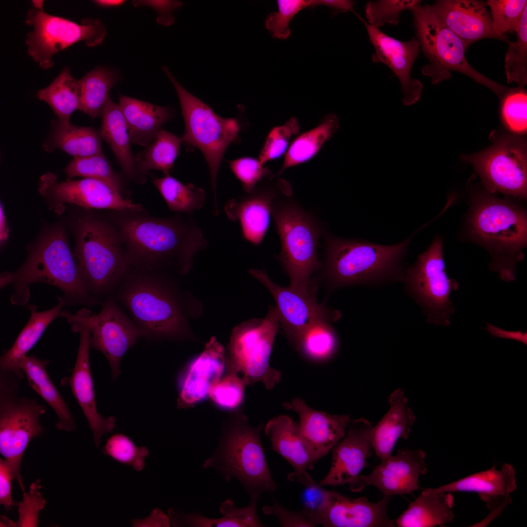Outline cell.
I'll use <instances>...</instances> for the list:
<instances>
[{"label": "cell", "mask_w": 527, "mask_h": 527, "mask_svg": "<svg viewBox=\"0 0 527 527\" xmlns=\"http://www.w3.org/2000/svg\"><path fill=\"white\" fill-rule=\"evenodd\" d=\"M118 231L130 267L188 274L194 258L208 245L192 218L177 214L158 217L143 211L106 210Z\"/></svg>", "instance_id": "6da1fadb"}, {"label": "cell", "mask_w": 527, "mask_h": 527, "mask_svg": "<svg viewBox=\"0 0 527 527\" xmlns=\"http://www.w3.org/2000/svg\"><path fill=\"white\" fill-rule=\"evenodd\" d=\"M175 274L130 267L112 294L151 340H195L191 322L201 317L202 303L182 289Z\"/></svg>", "instance_id": "7a4b0ae2"}, {"label": "cell", "mask_w": 527, "mask_h": 527, "mask_svg": "<svg viewBox=\"0 0 527 527\" xmlns=\"http://www.w3.org/2000/svg\"><path fill=\"white\" fill-rule=\"evenodd\" d=\"M467 191L458 239L485 249L489 269L506 283L514 281L527 247L526 202L490 193L480 185L469 184Z\"/></svg>", "instance_id": "3957f363"}, {"label": "cell", "mask_w": 527, "mask_h": 527, "mask_svg": "<svg viewBox=\"0 0 527 527\" xmlns=\"http://www.w3.org/2000/svg\"><path fill=\"white\" fill-rule=\"evenodd\" d=\"M26 250V258L16 271L0 274V288L9 284L12 287L11 304L26 305L30 298V285L40 282L60 289L66 305L91 307L101 304L88 293L82 282L65 222L43 226Z\"/></svg>", "instance_id": "277c9868"}, {"label": "cell", "mask_w": 527, "mask_h": 527, "mask_svg": "<svg viewBox=\"0 0 527 527\" xmlns=\"http://www.w3.org/2000/svg\"><path fill=\"white\" fill-rule=\"evenodd\" d=\"M68 225L82 282L100 301L113 294L130 268L119 234L104 214L78 206Z\"/></svg>", "instance_id": "5b68a950"}, {"label": "cell", "mask_w": 527, "mask_h": 527, "mask_svg": "<svg viewBox=\"0 0 527 527\" xmlns=\"http://www.w3.org/2000/svg\"><path fill=\"white\" fill-rule=\"evenodd\" d=\"M414 235L397 244L382 245L325 234L322 278L331 291L350 285L402 282L404 259Z\"/></svg>", "instance_id": "8992f818"}, {"label": "cell", "mask_w": 527, "mask_h": 527, "mask_svg": "<svg viewBox=\"0 0 527 527\" xmlns=\"http://www.w3.org/2000/svg\"><path fill=\"white\" fill-rule=\"evenodd\" d=\"M242 408L234 410L224 421L218 447L204 461L203 467L212 468L226 482L235 478L243 486L250 501L258 502L264 493L277 487L269 469L261 439L263 425L252 426Z\"/></svg>", "instance_id": "52a82bcc"}, {"label": "cell", "mask_w": 527, "mask_h": 527, "mask_svg": "<svg viewBox=\"0 0 527 527\" xmlns=\"http://www.w3.org/2000/svg\"><path fill=\"white\" fill-rule=\"evenodd\" d=\"M289 196L280 197L272 205L271 215L281 244L276 257L290 278L289 286L314 295L311 277L322 267L317 252L322 230L316 219Z\"/></svg>", "instance_id": "ba28073f"}, {"label": "cell", "mask_w": 527, "mask_h": 527, "mask_svg": "<svg viewBox=\"0 0 527 527\" xmlns=\"http://www.w3.org/2000/svg\"><path fill=\"white\" fill-rule=\"evenodd\" d=\"M410 11L413 17L416 38L428 62L422 73L437 84L451 78V71L466 75L492 90L500 99L511 88L498 83L476 70L467 62L463 41L447 28L431 10L430 5L419 3Z\"/></svg>", "instance_id": "9c48e42d"}, {"label": "cell", "mask_w": 527, "mask_h": 527, "mask_svg": "<svg viewBox=\"0 0 527 527\" xmlns=\"http://www.w3.org/2000/svg\"><path fill=\"white\" fill-rule=\"evenodd\" d=\"M162 70L173 85L180 102L185 124L182 142L198 148L208 164L214 197L213 214L219 212L217 196V179L224 153L237 140L240 131L235 118H224L188 92L174 77L166 66Z\"/></svg>", "instance_id": "30bf717a"}, {"label": "cell", "mask_w": 527, "mask_h": 527, "mask_svg": "<svg viewBox=\"0 0 527 527\" xmlns=\"http://www.w3.org/2000/svg\"><path fill=\"white\" fill-rule=\"evenodd\" d=\"M492 142L479 152L462 155L488 192L526 202L527 200V142L525 136L493 131Z\"/></svg>", "instance_id": "8fae6325"}, {"label": "cell", "mask_w": 527, "mask_h": 527, "mask_svg": "<svg viewBox=\"0 0 527 527\" xmlns=\"http://www.w3.org/2000/svg\"><path fill=\"white\" fill-rule=\"evenodd\" d=\"M20 378L0 370V452L25 492L20 473L22 458L33 438L42 434L40 423L46 407L34 398L20 394Z\"/></svg>", "instance_id": "7c38bea8"}, {"label": "cell", "mask_w": 527, "mask_h": 527, "mask_svg": "<svg viewBox=\"0 0 527 527\" xmlns=\"http://www.w3.org/2000/svg\"><path fill=\"white\" fill-rule=\"evenodd\" d=\"M279 326L276 307L270 305L264 318L234 327L225 350L226 372L242 373L246 385L260 382L272 388L281 380V372L269 365Z\"/></svg>", "instance_id": "4fadbf2b"}, {"label": "cell", "mask_w": 527, "mask_h": 527, "mask_svg": "<svg viewBox=\"0 0 527 527\" xmlns=\"http://www.w3.org/2000/svg\"><path fill=\"white\" fill-rule=\"evenodd\" d=\"M443 238L437 234L415 262L405 267L402 282L405 292L420 305L430 324L447 326L454 312L450 294L459 283L447 275Z\"/></svg>", "instance_id": "5bb4252c"}, {"label": "cell", "mask_w": 527, "mask_h": 527, "mask_svg": "<svg viewBox=\"0 0 527 527\" xmlns=\"http://www.w3.org/2000/svg\"><path fill=\"white\" fill-rule=\"evenodd\" d=\"M25 21L34 28L26 36L28 55L45 69L53 66L52 58L57 52L81 41L89 47L100 45L106 35L99 20L85 19L78 23L37 9L28 11Z\"/></svg>", "instance_id": "9a60e30c"}, {"label": "cell", "mask_w": 527, "mask_h": 527, "mask_svg": "<svg viewBox=\"0 0 527 527\" xmlns=\"http://www.w3.org/2000/svg\"><path fill=\"white\" fill-rule=\"evenodd\" d=\"M38 191L50 210L58 215L64 212L66 203L90 209L145 210L141 204L124 198L108 184L96 179L59 181L56 175L48 172L40 178Z\"/></svg>", "instance_id": "2e32d148"}, {"label": "cell", "mask_w": 527, "mask_h": 527, "mask_svg": "<svg viewBox=\"0 0 527 527\" xmlns=\"http://www.w3.org/2000/svg\"><path fill=\"white\" fill-rule=\"evenodd\" d=\"M101 304V309L98 313L92 314L86 308L77 312L90 328V348L104 355L110 365L112 379L115 380L120 373L122 357L143 335L112 295L105 298Z\"/></svg>", "instance_id": "e0dca14e"}, {"label": "cell", "mask_w": 527, "mask_h": 527, "mask_svg": "<svg viewBox=\"0 0 527 527\" xmlns=\"http://www.w3.org/2000/svg\"><path fill=\"white\" fill-rule=\"evenodd\" d=\"M249 272L271 294L276 304L280 325L296 348L303 335L311 326L321 322L333 323L341 317L340 312L318 303L313 295L290 286H279L272 282L266 273L259 269H250Z\"/></svg>", "instance_id": "ac0fdd59"}, {"label": "cell", "mask_w": 527, "mask_h": 527, "mask_svg": "<svg viewBox=\"0 0 527 527\" xmlns=\"http://www.w3.org/2000/svg\"><path fill=\"white\" fill-rule=\"evenodd\" d=\"M279 177L271 175L251 192L229 200L224 205L227 217L240 223L243 237L254 245H260L264 237L274 200L292 193L289 183Z\"/></svg>", "instance_id": "d6986e66"}, {"label": "cell", "mask_w": 527, "mask_h": 527, "mask_svg": "<svg viewBox=\"0 0 527 527\" xmlns=\"http://www.w3.org/2000/svg\"><path fill=\"white\" fill-rule=\"evenodd\" d=\"M66 320L73 332L80 334V343L75 364L70 377L61 381V385H69L72 393L86 417L98 447L103 434L112 432L116 420L100 414L97 410L94 384L89 363L91 331L89 326L79 314L69 313Z\"/></svg>", "instance_id": "ffe728a7"}, {"label": "cell", "mask_w": 527, "mask_h": 527, "mask_svg": "<svg viewBox=\"0 0 527 527\" xmlns=\"http://www.w3.org/2000/svg\"><path fill=\"white\" fill-rule=\"evenodd\" d=\"M371 423L365 418L350 419L345 436L333 447L331 465L326 475L318 483L333 486L349 484L355 492L361 471L368 466L372 454Z\"/></svg>", "instance_id": "44dd1931"}, {"label": "cell", "mask_w": 527, "mask_h": 527, "mask_svg": "<svg viewBox=\"0 0 527 527\" xmlns=\"http://www.w3.org/2000/svg\"><path fill=\"white\" fill-rule=\"evenodd\" d=\"M357 16L365 26L374 48L372 61L385 64L398 78L404 105L415 103L420 99L423 88L421 82L411 76L412 65L421 48L418 39L414 37L409 41H399L369 24L360 15Z\"/></svg>", "instance_id": "7402d4cb"}, {"label": "cell", "mask_w": 527, "mask_h": 527, "mask_svg": "<svg viewBox=\"0 0 527 527\" xmlns=\"http://www.w3.org/2000/svg\"><path fill=\"white\" fill-rule=\"evenodd\" d=\"M426 453L423 450L402 448L381 461L367 475H360L355 492L373 486L392 496L411 493L420 488L419 479L427 471Z\"/></svg>", "instance_id": "603a6c76"}, {"label": "cell", "mask_w": 527, "mask_h": 527, "mask_svg": "<svg viewBox=\"0 0 527 527\" xmlns=\"http://www.w3.org/2000/svg\"><path fill=\"white\" fill-rule=\"evenodd\" d=\"M517 488L514 467L504 464L500 469L495 466L462 478L436 488H428L434 492H474L486 504L490 512L483 522L489 523L499 516L511 503L510 495Z\"/></svg>", "instance_id": "cb8c5ba5"}, {"label": "cell", "mask_w": 527, "mask_h": 527, "mask_svg": "<svg viewBox=\"0 0 527 527\" xmlns=\"http://www.w3.org/2000/svg\"><path fill=\"white\" fill-rule=\"evenodd\" d=\"M486 2L478 0H438L430 8L436 17L467 47L473 42L492 38L508 43L507 36L494 31Z\"/></svg>", "instance_id": "d4e9b609"}, {"label": "cell", "mask_w": 527, "mask_h": 527, "mask_svg": "<svg viewBox=\"0 0 527 527\" xmlns=\"http://www.w3.org/2000/svg\"><path fill=\"white\" fill-rule=\"evenodd\" d=\"M225 350L212 336L202 353L193 358L180 375L177 405L187 408L209 396L212 386L223 377Z\"/></svg>", "instance_id": "484cf974"}, {"label": "cell", "mask_w": 527, "mask_h": 527, "mask_svg": "<svg viewBox=\"0 0 527 527\" xmlns=\"http://www.w3.org/2000/svg\"><path fill=\"white\" fill-rule=\"evenodd\" d=\"M282 405L298 414L300 432L314 464L327 455L345 435L350 420L348 415H331L313 409L298 397Z\"/></svg>", "instance_id": "4316f807"}, {"label": "cell", "mask_w": 527, "mask_h": 527, "mask_svg": "<svg viewBox=\"0 0 527 527\" xmlns=\"http://www.w3.org/2000/svg\"><path fill=\"white\" fill-rule=\"evenodd\" d=\"M391 496L384 495L376 503L365 497L352 498L331 492L329 506L321 525L324 527H395L387 516Z\"/></svg>", "instance_id": "83f0119b"}, {"label": "cell", "mask_w": 527, "mask_h": 527, "mask_svg": "<svg viewBox=\"0 0 527 527\" xmlns=\"http://www.w3.org/2000/svg\"><path fill=\"white\" fill-rule=\"evenodd\" d=\"M388 402L389 409L370 431L373 450L381 461L392 455L399 439L408 438L416 421V416L408 406L407 399L402 388L394 390Z\"/></svg>", "instance_id": "f1b7e54d"}, {"label": "cell", "mask_w": 527, "mask_h": 527, "mask_svg": "<svg viewBox=\"0 0 527 527\" xmlns=\"http://www.w3.org/2000/svg\"><path fill=\"white\" fill-rule=\"evenodd\" d=\"M102 122L99 131L102 139L108 144L125 176L130 180L144 183L146 178L141 174L136 166V157L131 151L128 127L119 104L109 98L101 115Z\"/></svg>", "instance_id": "f546056e"}, {"label": "cell", "mask_w": 527, "mask_h": 527, "mask_svg": "<svg viewBox=\"0 0 527 527\" xmlns=\"http://www.w3.org/2000/svg\"><path fill=\"white\" fill-rule=\"evenodd\" d=\"M264 432L273 450L286 460L294 471L289 474L299 476L312 470L314 465L308 449L300 432L298 424L290 417L281 415L269 420Z\"/></svg>", "instance_id": "4dcf8cb0"}, {"label": "cell", "mask_w": 527, "mask_h": 527, "mask_svg": "<svg viewBox=\"0 0 527 527\" xmlns=\"http://www.w3.org/2000/svg\"><path fill=\"white\" fill-rule=\"evenodd\" d=\"M57 304L42 311H39L34 304L27 305L30 312V318L12 346L0 356V370L11 372L22 379L24 378L20 367L21 359L36 344L49 324L57 318L62 317V308L65 303L62 297L57 296Z\"/></svg>", "instance_id": "1f68e13d"}, {"label": "cell", "mask_w": 527, "mask_h": 527, "mask_svg": "<svg viewBox=\"0 0 527 527\" xmlns=\"http://www.w3.org/2000/svg\"><path fill=\"white\" fill-rule=\"evenodd\" d=\"M119 106L125 118L131 142L142 146L150 144L161 126L173 116L167 107L121 95Z\"/></svg>", "instance_id": "d6a6232c"}, {"label": "cell", "mask_w": 527, "mask_h": 527, "mask_svg": "<svg viewBox=\"0 0 527 527\" xmlns=\"http://www.w3.org/2000/svg\"><path fill=\"white\" fill-rule=\"evenodd\" d=\"M49 362L48 360L27 355L21 359L20 367L29 386L55 412L58 418L57 427L61 430L74 431L77 427L74 418L47 371Z\"/></svg>", "instance_id": "836d02e7"}, {"label": "cell", "mask_w": 527, "mask_h": 527, "mask_svg": "<svg viewBox=\"0 0 527 527\" xmlns=\"http://www.w3.org/2000/svg\"><path fill=\"white\" fill-rule=\"evenodd\" d=\"M454 497L452 493L424 489L407 509L394 520L397 527H433L452 522Z\"/></svg>", "instance_id": "e575fe53"}, {"label": "cell", "mask_w": 527, "mask_h": 527, "mask_svg": "<svg viewBox=\"0 0 527 527\" xmlns=\"http://www.w3.org/2000/svg\"><path fill=\"white\" fill-rule=\"evenodd\" d=\"M257 503L250 501L247 506L240 508L229 498L221 504L219 511L223 516L219 518L206 517L200 513L185 514L173 508L169 509L168 513L170 523L174 527H264L258 516Z\"/></svg>", "instance_id": "d590c367"}, {"label": "cell", "mask_w": 527, "mask_h": 527, "mask_svg": "<svg viewBox=\"0 0 527 527\" xmlns=\"http://www.w3.org/2000/svg\"><path fill=\"white\" fill-rule=\"evenodd\" d=\"M340 127L339 117L331 113L325 115L314 128L298 135L290 143L277 175L280 176L286 169L313 159L324 143L335 135Z\"/></svg>", "instance_id": "8d00e7d4"}, {"label": "cell", "mask_w": 527, "mask_h": 527, "mask_svg": "<svg viewBox=\"0 0 527 527\" xmlns=\"http://www.w3.org/2000/svg\"><path fill=\"white\" fill-rule=\"evenodd\" d=\"M101 139L94 128L58 121L43 146L48 151L60 149L73 158L86 157L102 153Z\"/></svg>", "instance_id": "74e56055"}, {"label": "cell", "mask_w": 527, "mask_h": 527, "mask_svg": "<svg viewBox=\"0 0 527 527\" xmlns=\"http://www.w3.org/2000/svg\"><path fill=\"white\" fill-rule=\"evenodd\" d=\"M37 97L50 106L58 121L70 122L72 114L80 108V80L75 79L65 66L48 86L38 90Z\"/></svg>", "instance_id": "f35d334b"}, {"label": "cell", "mask_w": 527, "mask_h": 527, "mask_svg": "<svg viewBox=\"0 0 527 527\" xmlns=\"http://www.w3.org/2000/svg\"><path fill=\"white\" fill-rule=\"evenodd\" d=\"M182 142V138L161 129L148 147L136 157L139 173L145 176L148 171L156 169L162 171L166 176L170 175Z\"/></svg>", "instance_id": "ab89813d"}, {"label": "cell", "mask_w": 527, "mask_h": 527, "mask_svg": "<svg viewBox=\"0 0 527 527\" xmlns=\"http://www.w3.org/2000/svg\"><path fill=\"white\" fill-rule=\"evenodd\" d=\"M79 80L80 110L95 119L101 115L104 106L110 98V90L118 81L117 77L110 69L97 67Z\"/></svg>", "instance_id": "60d3db41"}, {"label": "cell", "mask_w": 527, "mask_h": 527, "mask_svg": "<svg viewBox=\"0 0 527 527\" xmlns=\"http://www.w3.org/2000/svg\"><path fill=\"white\" fill-rule=\"evenodd\" d=\"M152 182L171 211L192 215L204 203L203 189L191 183L183 184L170 175L154 179Z\"/></svg>", "instance_id": "b9f144b4"}, {"label": "cell", "mask_w": 527, "mask_h": 527, "mask_svg": "<svg viewBox=\"0 0 527 527\" xmlns=\"http://www.w3.org/2000/svg\"><path fill=\"white\" fill-rule=\"evenodd\" d=\"M69 179L81 177L101 180L122 195L121 178L113 170L102 153L86 157H75L63 169Z\"/></svg>", "instance_id": "7bdbcfd3"}, {"label": "cell", "mask_w": 527, "mask_h": 527, "mask_svg": "<svg viewBox=\"0 0 527 527\" xmlns=\"http://www.w3.org/2000/svg\"><path fill=\"white\" fill-rule=\"evenodd\" d=\"M330 322H321L309 328L303 335L296 348L308 359L324 361L336 352L338 339Z\"/></svg>", "instance_id": "ee69618b"}, {"label": "cell", "mask_w": 527, "mask_h": 527, "mask_svg": "<svg viewBox=\"0 0 527 527\" xmlns=\"http://www.w3.org/2000/svg\"><path fill=\"white\" fill-rule=\"evenodd\" d=\"M516 40L508 42L505 69L508 83H516L522 88L527 84V6L515 32Z\"/></svg>", "instance_id": "f6af8a7d"}, {"label": "cell", "mask_w": 527, "mask_h": 527, "mask_svg": "<svg viewBox=\"0 0 527 527\" xmlns=\"http://www.w3.org/2000/svg\"><path fill=\"white\" fill-rule=\"evenodd\" d=\"M501 117L508 132L525 136L527 130V94L521 87L512 88L501 99Z\"/></svg>", "instance_id": "bcb514c9"}, {"label": "cell", "mask_w": 527, "mask_h": 527, "mask_svg": "<svg viewBox=\"0 0 527 527\" xmlns=\"http://www.w3.org/2000/svg\"><path fill=\"white\" fill-rule=\"evenodd\" d=\"M300 124L294 117L284 123L272 128L269 132L260 151L258 159L264 165L268 162L285 156L290 144V140L300 133Z\"/></svg>", "instance_id": "7dc6e473"}, {"label": "cell", "mask_w": 527, "mask_h": 527, "mask_svg": "<svg viewBox=\"0 0 527 527\" xmlns=\"http://www.w3.org/2000/svg\"><path fill=\"white\" fill-rule=\"evenodd\" d=\"M493 29L501 36L507 32H515L520 24L526 0H488Z\"/></svg>", "instance_id": "c3c4849f"}, {"label": "cell", "mask_w": 527, "mask_h": 527, "mask_svg": "<svg viewBox=\"0 0 527 527\" xmlns=\"http://www.w3.org/2000/svg\"><path fill=\"white\" fill-rule=\"evenodd\" d=\"M103 452L115 461L141 471L145 466V458L149 451L145 446H137L129 437L116 434L106 441Z\"/></svg>", "instance_id": "681fc988"}, {"label": "cell", "mask_w": 527, "mask_h": 527, "mask_svg": "<svg viewBox=\"0 0 527 527\" xmlns=\"http://www.w3.org/2000/svg\"><path fill=\"white\" fill-rule=\"evenodd\" d=\"M421 2L418 0L369 1L365 7L367 23L378 28L385 24L396 25L399 22L402 12L410 10Z\"/></svg>", "instance_id": "f907efd6"}, {"label": "cell", "mask_w": 527, "mask_h": 527, "mask_svg": "<svg viewBox=\"0 0 527 527\" xmlns=\"http://www.w3.org/2000/svg\"><path fill=\"white\" fill-rule=\"evenodd\" d=\"M247 386L237 374L225 372L224 375L211 388L209 396L223 408L236 409L243 402L244 388Z\"/></svg>", "instance_id": "816d5d0a"}, {"label": "cell", "mask_w": 527, "mask_h": 527, "mask_svg": "<svg viewBox=\"0 0 527 527\" xmlns=\"http://www.w3.org/2000/svg\"><path fill=\"white\" fill-rule=\"evenodd\" d=\"M278 11L269 14L265 19V27L272 37L286 39L290 35L289 23L302 9L310 6V0H278Z\"/></svg>", "instance_id": "f5cc1de1"}, {"label": "cell", "mask_w": 527, "mask_h": 527, "mask_svg": "<svg viewBox=\"0 0 527 527\" xmlns=\"http://www.w3.org/2000/svg\"><path fill=\"white\" fill-rule=\"evenodd\" d=\"M228 162L230 169L241 182L245 193L251 192L261 181L272 175L267 167L254 158L242 157Z\"/></svg>", "instance_id": "db71d44e"}, {"label": "cell", "mask_w": 527, "mask_h": 527, "mask_svg": "<svg viewBox=\"0 0 527 527\" xmlns=\"http://www.w3.org/2000/svg\"><path fill=\"white\" fill-rule=\"evenodd\" d=\"M304 487L302 494V510L317 526L321 525L329 506L332 491L324 489L317 482Z\"/></svg>", "instance_id": "11a10c76"}, {"label": "cell", "mask_w": 527, "mask_h": 527, "mask_svg": "<svg viewBox=\"0 0 527 527\" xmlns=\"http://www.w3.org/2000/svg\"><path fill=\"white\" fill-rule=\"evenodd\" d=\"M40 482L37 481L30 486V491L24 493L23 500L18 504L19 518L16 527H37L38 515L43 508L45 501L39 491Z\"/></svg>", "instance_id": "9f6ffc18"}, {"label": "cell", "mask_w": 527, "mask_h": 527, "mask_svg": "<svg viewBox=\"0 0 527 527\" xmlns=\"http://www.w3.org/2000/svg\"><path fill=\"white\" fill-rule=\"evenodd\" d=\"M264 515H273L278 519L281 527H316L310 518L302 510L293 511L284 508L274 501L271 506L263 508Z\"/></svg>", "instance_id": "6f0895ef"}, {"label": "cell", "mask_w": 527, "mask_h": 527, "mask_svg": "<svg viewBox=\"0 0 527 527\" xmlns=\"http://www.w3.org/2000/svg\"><path fill=\"white\" fill-rule=\"evenodd\" d=\"M133 3L135 6H148L154 9L158 14L157 22L164 26L174 23L173 12L182 5L177 0H135Z\"/></svg>", "instance_id": "680465c9"}, {"label": "cell", "mask_w": 527, "mask_h": 527, "mask_svg": "<svg viewBox=\"0 0 527 527\" xmlns=\"http://www.w3.org/2000/svg\"><path fill=\"white\" fill-rule=\"evenodd\" d=\"M15 479L11 468L5 460L0 459V504L6 510H11L15 505L11 495V484Z\"/></svg>", "instance_id": "91938a15"}, {"label": "cell", "mask_w": 527, "mask_h": 527, "mask_svg": "<svg viewBox=\"0 0 527 527\" xmlns=\"http://www.w3.org/2000/svg\"><path fill=\"white\" fill-rule=\"evenodd\" d=\"M355 2L349 0H310V7H314L319 5H324L332 8L336 12H346L351 11L356 13L354 8Z\"/></svg>", "instance_id": "94428289"}, {"label": "cell", "mask_w": 527, "mask_h": 527, "mask_svg": "<svg viewBox=\"0 0 527 527\" xmlns=\"http://www.w3.org/2000/svg\"><path fill=\"white\" fill-rule=\"evenodd\" d=\"M486 329L495 337L513 339L527 345V332L506 331L491 324H487Z\"/></svg>", "instance_id": "6125c7cd"}, {"label": "cell", "mask_w": 527, "mask_h": 527, "mask_svg": "<svg viewBox=\"0 0 527 527\" xmlns=\"http://www.w3.org/2000/svg\"><path fill=\"white\" fill-rule=\"evenodd\" d=\"M8 233L9 228L6 217L1 203L0 207V241L1 246H3L6 241L8 237Z\"/></svg>", "instance_id": "be15d7a7"}, {"label": "cell", "mask_w": 527, "mask_h": 527, "mask_svg": "<svg viewBox=\"0 0 527 527\" xmlns=\"http://www.w3.org/2000/svg\"><path fill=\"white\" fill-rule=\"evenodd\" d=\"M93 1L97 5L103 7L120 6L125 2V1L122 0H98Z\"/></svg>", "instance_id": "e7e4bbea"}, {"label": "cell", "mask_w": 527, "mask_h": 527, "mask_svg": "<svg viewBox=\"0 0 527 527\" xmlns=\"http://www.w3.org/2000/svg\"><path fill=\"white\" fill-rule=\"evenodd\" d=\"M0 527H16V523L8 518L7 517L2 516L0 517Z\"/></svg>", "instance_id": "03108f58"}, {"label": "cell", "mask_w": 527, "mask_h": 527, "mask_svg": "<svg viewBox=\"0 0 527 527\" xmlns=\"http://www.w3.org/2000/svg\"><path fill=\"white\" fill-rule=\"evenodd\" d=\"M33 4L37 9L40 10H42V3L43 1L41 0H34L32 1Z\"/></svg>", "instance_id": "003e7915"}]
</instances>
